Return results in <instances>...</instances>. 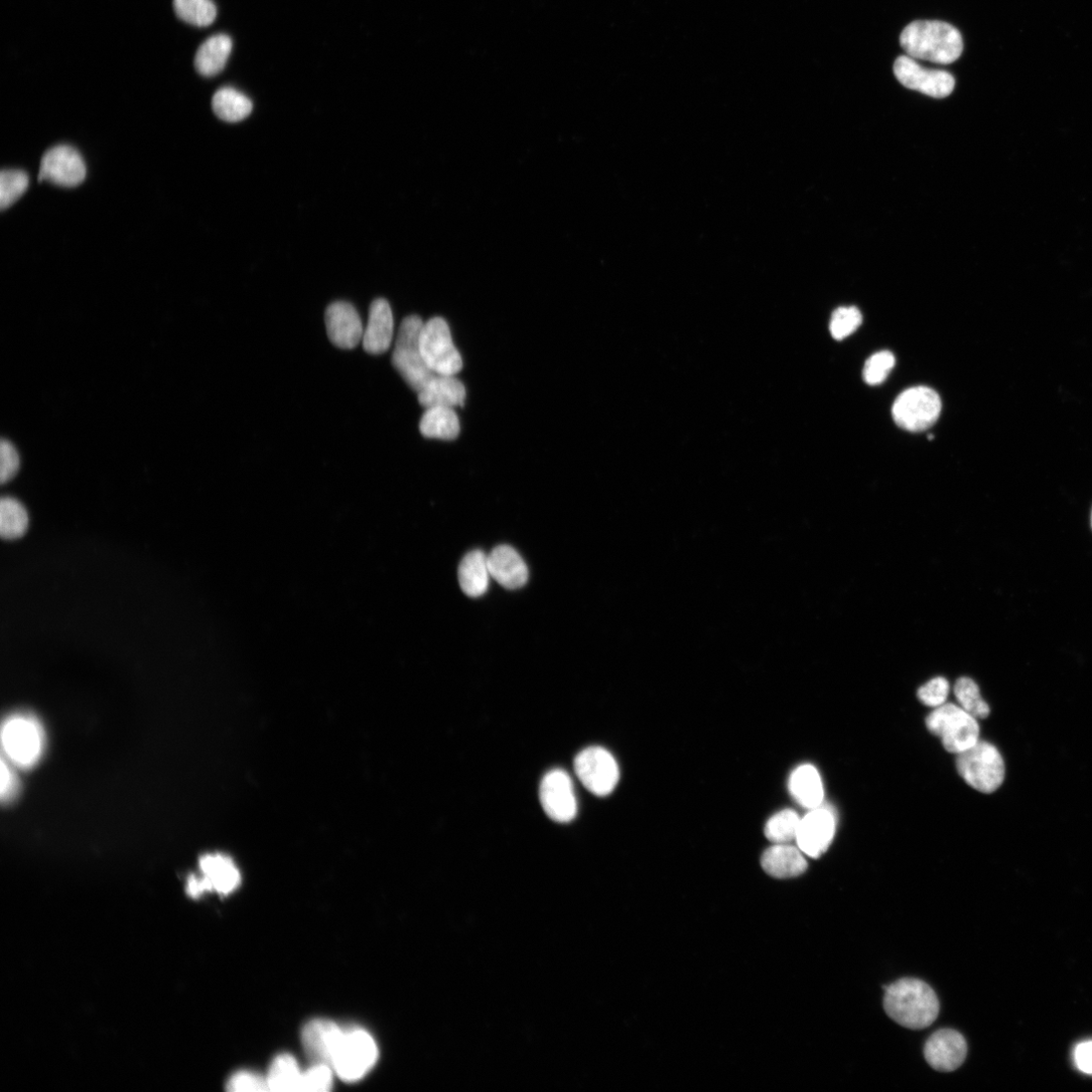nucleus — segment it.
<instances>
[{"label": "nucleus", "mask_w": 1092, "mask_h": 1092, "mask_svg": "<svg viewBox=\"0 0 1092 1092\" xmlns=\"http://www.w3.org/2000/svg\"><path fill=\"white\" fill-rule=\"evenodd\" d=\"M201 881L206 892L230 895L241 883V875L234 862L221 854L207 855L200 859Z\"/></svg>", "instance_id": "20"}, {"label": "nucleus", "mask_w": 1092, "mask_h": 1092, "mask_svg": "<svg viewBox=\"0 0 1092 1092\" xmlns=\"http://www.w3.org/2000/svg\"><path fill=\"white\" fill-rule=\"evenodd\" d=\"M213 111L216 116L229 123L246 119L253 110L252 102L233 88H222L213 97Z\"/></svg>", "instance_id": "27"}, {"label": "nucleus", "mask_w": 1092, "mask_h": 1092, "mask_svg": "<svg viewBox=\"0 0 1092 1092\" xmlns=\"http://www.w3.org/2000/svg\"><path fill=\"white\" fill-rule=\"evenodd\" d=\"M801 818L791 810L785 809L772 816L766 827L765 835L775 844H789L796 841Z\"/></svg>", "instance_id": "31"}, {"label": "nucleus", "mask_w": 1092, "mask_h": 1092, "mask_svg": "<svg viewBox=\"0 0 1092 1092\" xmlns=\"http://www.w3.org/2000/svg\"><path fill=\"white\" fill-rule=\"evenodd\" d=\"M539 797L542 808L553 821L566 824L576 817L578 806L573 782L565 771L554 770L546 774L540 785Z\"/></svg>", "instance_id": "11"}, {"label": "nucleus", "mask_w": 1092, "mask_h": 1092, "mask_svg": "<svg viewBox=\"0 0 1092 1092\" xmlns=\"http://www.w3.org/2000/svg\"><path fill=\"white\" fill-rule=\"evenodd\" d=\"M393 338L394 317L391 306L385 299H377L370 308L363 339L364 349L370 355H383L391 348Z\"/></svg>", "instance_id": "19"}, {"label": "nucleus", "mask_w": 1092, "mask_h": 1092, "mask_svg": "<svg viewBox=\"0 0 1092 1092\" xmlns=\"http://www.w3.org/2000/svg\"><path fill=\"white\" fill-rule=\"evenodd\" d=\"M227 1090L232 1092L269 1091L266 1077L252 1071H240L227 1083Z\"/></svg>", "instance_id": "38"}, {"label": "nucleus", "mask_w": 1092, "mask_h": 1092, "mask_svg": "<svg viewBox=\"0 0 1092 1092\" xmlns=\"http://www.w3.org/2000/svg\"><path fill=\"white\" fill-rule=\"evenodd\" d=\"M29 176L22 170L5 169L0 174V208L14 204L28 189Z\"/></svg>", "instance_id": "33"}, {"label": "nucleus", "mask_w": 1092, "mask_h": 1092, "mask_svg": "<svg viewBox=\"0 0 1092 1092\" xmlns=\"http://www.w3.org/2000/svg\"><path fill=\"white\" fill-rule=\"evenodd\" d=\"M419 428L426 438L450 441L458 437L460 423L454 408L436 406L426 409Z\"/></svg>", "instance_id": "26"}, {"label": "nucleus", "mask_w": 1092, "mask_h": 1092, "mask_svg": "<svg viewBox=\"0 0 1092 1092\" xmlns=\"http://www.w3.org/2000/svg\"><path fill=\"white\" fill-rule=\"evenodd\" d=\"M836 816L826 806L811 809L801 818L796 843L804 855L817 859L831 846L836 834Z\"/></svg>", "instance_id": "10"}, {"label": "nucleus", "mask_w": 1092, "mask_h": 1092, "mask_svg": "<svg viewBox=\"0 0 1092 1092\" xmlns=\"http://www.w3.org/2000/svg\"><path fill=\"white\" fill-rule=\"evenodd\" d=\"M942 411L941 398L927 387H916L899 396L893 407L896 423L910 432H923L938 421Z\"/></svg>", "instance_id": "8"}, {"label": "nucleus", "mask_w": 1092, "mask_h": 1092, "mask_svg": "<svg viewBox=\"0 0 1092 1092\" xmlns=\"http://www.w3.org/2000/svg\"><path fill=\"white\" fill-rule=\"evenodd\" d=\"M862 322L863 317L858 308L842 307L833 313L830 331L836 340L841 342L853 334Z\"/></svg>", "instance_id": "34"}, {"label": "nucleus", "mask_w": 1092, "mask_h": 1092, "mask_svg": "<svg viewBox=\"0 0 1092 1092\" xmlns=\"http://www.w3.org/2000/svg\"><path fill=\"white\" fill-rule=\"evenodd\" d=\"M949 692L948 680L937 677L919 689L918 697L923 704L937 708L946 703Z\"/></svg>", "instance_id": "37"}, {"label": "nucleus", "mask_w": 1092, "mask_h": 1092, "mask_svg": "<svg viewBox=\"0 0 1092 1092\" xmlns=\"http://www.w3.org/2000/svg\"><path fill=\"white\" fill-rule=\"evenodd\" d=\"M232 48V40L227 35L218 34L209 38L195 54V70L206 78L218 76L225 70Z\"/></svg>", "instance_id": "25"}, {"label": "nucleus", "mask_w": 1092, "mask_h": 1092, "mask_svg": "<svg viewBox=\"0 0 1092 1092\" xmlns=\"http://www.w3.org/2000/svg\"><path fill=\"white\" fill-rule=\"evenodd\" d=\"M967 1056V1043L957 1031L944 1029L927 1041L925 1057L932 1068L940 1072L957 1070Z\"/></svg>", "instance_id": "15"}, {"label": "nucleus", "mask_w": 1092, "mask_h": 1092, "mask_svg": "<svg viewBox=\"0 0 1092 1092\" xmlns=\"http://www.w3.org/2000/svg\"><path fill=\"white\" fill-rule=\"evenodd\" d=\"M901 46L914 59L943 65L957 61L964 48L959 30L940 21L910 24L901 35Z\"/></svg>", "instance_id": "2"}, {"label": "nucleus", "mask_w": 1092, "mask_h": 1092, "mask_svg": "<svg viewBox=\"0 0 1092 1092\" xmlns=\"http://www.w3.org/2000/svg\"><path fill=\"white\" fill-rule=\"evenodd\" d=\"M574 766L583 785L597 796L609 795L619 783V765L603 747L591 746L582 750L576 757Z\"/></svg>", "instance_id": "9"}, {"label": "nucleus", "mask_w": 1092, "mask_h": 1092, "mask_svg": "<svg viewBox=\"0 0 1092 1092\" xmlns=\"http://www.w3.org/2000/svg\"><path fill=\"white\" fill-rule=\"evenodd\" d=\"M896 366V358L891 352H880L872 356L865 364L863 378L867 385L878 386L891 375Z\"/></svg>", "instance_id": "35"}, {"label": "nucleus", "mask_w": 1092, "mask_h": 1092, "mask_svg": "<svg viewBox=\"0 0 1092 1092\" xmlns=\"http://www.w3.org/2000/svg\"><path fill=\"white\" fill-rule=\"evenodd\" d=\"M762 866L770 876L788 879L802 875L807 870L808 863L798 847L776 844L764 853Z\"/></svg>", "instance_id": "21"}, {"label": "nucleus", "mask_w": 1092, "mask_h": 1092, "mask_svg": "<svg viewBox=\"0 0 1092 1092\" xmlns=\"http://www.w3.org/2000/svg\"><path fill=\"white\" fill-rule=\"evenodd\" d=\"M330 342L343 350H354L364 339L365 329L356 308L347 302L331 304L325 314Z\"/></svg>", "instance_id": "16"}, {"label": "nucleus", "mask_w": 1092, "mask_h": 1092, "mask_svg": "<svg viewBox=\"0 0 1092 1092\" xmlns=\"http://www.w3.org/2000/svg\"><path fill=\"white\" fill-rule=\"evenodd\" d=\"M933 439H934V436H933V435H930V436H929V440H933Z\"/></svg>", "instance_id": "43"}, {"label": "nucleus", "mask_w": 1092, "mask_h": 1092, "mask_svg": "<svg viewBox=\"0 0 1092 1092\" xmlns=\"http://www.w3.org/2000/svg\"><path fill=\"white\" fill-rule=\"evenodd\" d=\"M176 16L195 27H208L217 18V7L212 0H173Z\"/></svg>", "instance_id": "30"}, {"label": "nucleus", "mask_w": 1092, "mask_h": 1092, "mask_svg": "<svg viewBox=\"0 0 1092 1092\" xmlns=\"http://www.w3.org/2000/svg\"><path fill=\"white\" fill-rule=\"evenodd\" d=\"M302 1073L292 1055H279L272 1061L266 1076L269 1091H299Z\"/></svg>", "instance_id": "28"}, {"label": "nucleus", "mask_w": 1092, "mask_h": 1092, "mask_svg": "<svg viewBox=\"0 0 1092 1092\" xmlns=\"http://www.w3.org/2000/svg\"><path fill=\"white\" fill-rule=\"evenodd\" d=\"M898 81L907 89L935 99L949 97L955 89V79L943 71L928 70L910 56H901L894 66Z\"/></svg>", "instance_id": "12"}, {"label": "nucleus", "mask_w": 1092, "mask_h": 1092, "mask_svg": "<svg viewBox=\"0 0 1092 1092\" xmlns=\"http://www.w3.org/2000/svg\"><path fill=\"white\" fill-rule=\"evenodd\" d=\"M0 457H2L0 481L6 484L17 474L21 463L20 455L13 443L4 439L0 444Z\"/></svg>", "instance_id": "39"}, {"label": "nucleus", "mask_w": 1092, "mask_h": 1092, "mask_svg": "<svg viewBox=\"0 0 1092 1092\" xmlns=\"http://www.w3.org/2000/svg\"><path fill=\"white\" fill-rule=\"evenodd\" d=\"M930 732L942 739L944 747L960 754L979 741L978 721L961 706L945 703L937 707L926 720Z\"/></svg>", "instance_id": "5"}, {"label": "nucleus", "mask_w": 1092, "mask_h": 1092, "mask_svg": "<svg viewBox=\"0 0 1092 1092\" xmlns=\"http://www.w3.org/2000/svg\"><path fill=\"white\" fill-rule=\"evenodd\" d=\"M332 1066L328 1064H313L302 1073L299 1091L325 1092L333 1086Z\"/></svg>", "instance_id": "36"}, {"label": "nucleus", "mask_w": 1092, "mask_h": 1092, "mask_svg": "<svg viewBox=\"0 0 1092 1092\" xmlns=\"http://www.w3.org/2000/svg\"><path fill=\"white\" fill-rule=\"evenodd\" d=\"M379 1050L374 1038L361 1029L345 1032L332 1061L336 1074L347 1082L364 1078L375 1066Z\"/></svg>", "instance_id": "7"}, {"label": "nucleus", "mask_w": 1092, "mask_h": 1092, "mask_svg": "<svg viewBox=\"0 0 1092 1092\" xmlns=\"http://www.w3.org/2000/svg\"><path fill=\"white\" fill-rule=\"evenodd\" d=\"M87 177V166L81 153L72 146L58 145L43 156L39 181H49L63 187H76Z\"/></svg>", "instance_id": "13"}, {"label": "nucleus", "mask_w": 1092, "mask_h": 1092, "mask_svg": "<svg viewBox=\"0 0 1092 1092\" xmlns=\"http://www.w3.org/2000/svg\"><path fill=\"white\" fill-rule=\"evenodd\" d=\"M2 740L10 759L21 766H30L40 757L42 736L33 720L25 717L8 720L3 727Z\"/></svg>", "instance_id": "14"}, {"label": "nucleus", "mask_w": 1092, "mask_h": 1092, "mask_svg": "<svg viewBox=\"0 0 1092 1092\" xmlns=\"http://www.w3.org/2000/svg\"><path fill=\"white\" fill-rule=\"evenodd\" d=\"M13 788H14L13 775H12L10 769L6 766V763L3 762V764H2V796H3L4 799L6 798V796L9 797L12 794Z\"/></svg>", "instance_id": "41"}, {"label": "nucleus", "mask_w": 1092, "mask_h": 1092, "mask_svg": "<svg viewBox=\"0 0 1092 1092\" xmlns=\"http://www.w3.org/2000/svg\"><path fill=\"white\" fill-rule=\"evenodd\" d=\"M29 527V514L24 505L15 498L4 497L0 501V534L13 540L24 536Z\"/></svg>", "instance_id": "29"}, {"label": "nucleus", "mask_w": 1092, "mask_h": 1092, "mask_svg": "<svg viewBox=\"0 0 1092 1092\" xmlns=\"http://www.w3.org/2000/svg\"><path fill=\"white\" fill-rule=\"evenodd\" d=\"M422 357L435 375L456 376L463 367L447 322L439 317L424 323L419 337Z\"/></svg>", "instance_id": "6"}, {"label": "nucleus", "mask_w": 1092, "mask_h": 1092, "mask_svg": "<svg viewBox=\"0 0 1092 1092\" xmlns=\"http://www.w3.org/2000/svg\"><path fill=\"white\" fill-rule=\"evenodd\" d=\"M792 797L804 808L814 809L823 805L825 790L821 775L812 765L798 767L789 779Z\"/></svg>", "instance_id": "23"}, {"label": "nucleus", "mask_w": 1092, "mask_h": 1092, "mask_svg": "<svg viewBox=\"0 0 1092 1092\" xmlns=\"http://www.w3.org/2000/svg\"><path fill=\"white\" fill-rule=\"evenodd\" d=\"M422 319L416 315L405 318L400 326L392 363L406 384L416 393L435 376L427 367L419 345Z\"/></svg>", "instance_id": "4"}, {"label": "nucleus", "mask_w": 1092, "mask_h": 1092, "mask_svg": "<svg viewBox=\"0 0 1092 1092\" xmlns=\"http://www.w3.org/2000/svg\"><path fill=\"white\" fill-rule=\"evenodd\" d=\"M1091 527H1092V511H1091Z\"/></svg>", "instance_id": "44"}, {"label": "nucleus", "mask_w": 1092, "mask_h": 1092, "mask_svg": "<svg viewBox=\"0 0 1092 1092\" xmlns=\"http://www.w3.org/2000/svg\"><path fill=\"white\" fill-rule=\"evenodd\" d=\"M956 767L969 786L985 794L995 792L1005 778L1003 758L998 748L987 741L979 740L958 754Z\"/></svg>", "instance_id": "3"}, {"label": "nucleus", "mask_w": 1092, "mask_h": 1092, "mask_svg": "<svg viewBox=\"0 0 1092 1092\" xmlns=\"http://www.w3.org/2000/svg\"><path fill=\"white\" fill-rule=\"evenodd\" d=\"M490 571L488 556L480 550L468 553L458 568V582L462 592L471 598L483 596L489 588Z\"/></svg>", "instance_id": "24"}, {"label": "nucleus", "mask_w": 1092, "mask_h": 1092, "mask_svg": "<svg viewBox=\"0 0 1092 1092\" xmlns=\"http://www.w3.org/2000/svg\"><path fill=\"white\" fill-rule=\"evenodd\" d=\"M206 893L200 878L190 876L187 883V894L191 898H198Z\"/></svg>", "instance_id": "42"}, {"label": "nucleus", "mask_w": 1092, "mask_h": 1092, "mask_svg": "<svg viewBox=\"0 0 1092 1092\" xmlns=\"http://www.w3.org/2000/svg\"><path fill=\"white\" fill-rule=\"evenodd\" d=\"M345 1031L332 1020L314 1019L303 1029L302 1042L313 1064H328L332 1061Z\"/></svg>", "instance_id": "17"}, {"label": "nucleus", "mask_w": 1092, "mask_h": 1092, "mask_svg": "<svg viewBox=\"0 0 1092 1092\" xmlns=\"http://www.w3.org/2000/svg\"><path fill=\"white\" fill-rule=\"evenodd\" d=\"M884 1008L901 1026L911 1030L930 1027L938 1017L940 1003L936 992L926 982L904 978L884 986Z\"/></svg>", "instance_id": "1"}, {"label": "nucleus", "mask_w": 1092, "mask_h": 1092, "mask_svg": "<svg viewBox=\"0 0 1092 1092\" xmlns=\"http://www.w3.org/2000/svg\"><path fill=\"white\" fill-rule=\"evenodd\" d=\"M417 395L425 409L436 406L455 408L464 405L466 391L455 376L435 375Z\"/></svg>", "instance_id": "22"}, {"label": "nucleus", "mask_w": 1092, "mask_h": 1092, "mask_svg": "<svg viewBox=\"0 0 1092 1092\" xmlns=\"http://www.w3.org/2000/svg\"><path fill=\"white\" fill-rule=\"evenodd\" d=\"M1074 1062L1081 1072L1092 1075V1041L1080 1043L1075 1048Z\"/></svg>", "instance_id": "40"}, {"label": "nucleus", "mask_w": 1092, "mask_h": 1092, "mask_svg": "<svg viewBox=\"0 0 1092 1092\" xmlns=\"http://www.w3.org/2000/svg\"><path fill=\"white\" fill-rule=\"evenodd\" d=\"M954 693L960 706L976 719H985L989 716L990 708L972 679L960 678L955 684Z\"/></svg>", "instance_id": "32"}, {"label": "nucleus", "mask_w": 1092, "mask_h": 1092, "mask_svg": "<svg viewBox=\"0 0 1092 1092\" xmlns=\"http://www.w3.org/2000/svg\"><path fill=\"white\" fill-rule=\"evenodd\" d=\"M491 577L508 590L522 588L528 581V568L521 556L511 546H497L488 556Z\"/></svg>", "instance_id": "18"}]
</instances>
